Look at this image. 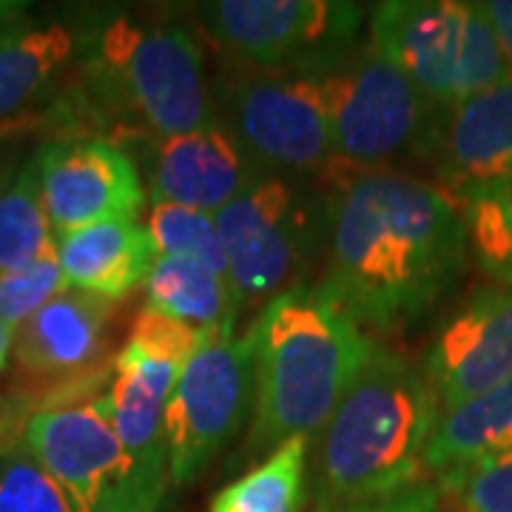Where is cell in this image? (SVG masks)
Wrapping results in <instances>:
<instances>
[{"label": "cell", "instance_id": "6da1fadb", "mask_svg": "<svg viewBox=\"0 0 512 512\" xmlns=\"http://www.w3.org/2000/svg\"><path fill=\"white\" fill-rule=\"evenodd\" d=\"M322 285L373 333L421 322L461 276L464 220L439 185L399 171H348L330 185Z\"/></svg>", "mask_w": 512, "mask_h": 512}, {"label": "cell", "instance_id": "7a4b0ae2", "mask_svg": "<svg viewBox=\"0 0 512 512\" xmlns=\"http://www.w3.org/2000/svg\"><path fill=\"white\" fill-rule=\"evenodd\" d=\"M254 410L242 458H265L285 441L311 439L348 393L370 336L319 282L276 293L251 322Z\"/></svg>", "mask_w": 512, "mask_h": 512}, {"label": "cell", "instance_id": "3957f363", "mask_svg": "<svg viewBox=\"0 0 512 512\" xmlns=\"http://www.w3.org/2000/svg\"><path fill=\"white\" fill-rule=\"evenodd\" d=\"M439 413L424 370L373 339L348 393L311 444L313 510L373 501L427 478L424 456Z\"/></svg>", "mask_w": 512, "mask_h": 512}, {"label": "cell", "instance_id": "277c9868", "mask_svg": "<svg viewBox=\"0 0 512 512\" xmlns=\"http://www.w3.org/2000/svg\"><path fill=\"white\" fill-rule=\"evenodd\" d=\"M83 106L128 137H180L220 123L197 37L177 23L109 18L86 57Z\"/></svg>", "mask_w": 512, "mask_h": 512}, {"label": "cell", "instance_id": "5b68a950", "mask_svg": "<svg viewBox=\"0 0 512 512\" xmlns=\"http://www.w3.org/2000/svg\"><path fill=\"white\" fill-rule=\"evenodd\" d=\"M367 46L399 66L421 97L439 111L453 109L512 77L481 3H379L367 20Z\"/></svg>", "mask_w": 512, "mask_h": 512}, {"label": "cell", "instance_id": "8992f818", "mask_svg": "<svg viewBox=\"0 0 512 512\" xmlns=\"http://www.w3.org/2000/svg\"><path fill=\"white\" fill-rule=\"evenodd\" d=\"M194 18L234 69L328 74L362 46L367 9L345 0H211L194 6Z\"/></svg>", "mask_w": 512, "mask_h": 512}, {"label": "cell", "instance_id": "52a82bcc", "mask_svg": "<svg viewBox=\"0 0 512 512\" xmlns=\"http://www.w3.org/2000/svg\"><path fill=\"white\" fill-rule=\"evenodd\" d=\"M222 333H208L157 311L137 313L126 345L114 356L109 384L111 421L131 464L134 495L148 512H160L168 484L165 413L185 362ZM234 336V333H231Z\"/></svg>", "mask_w": 512, "mask_h": 512}, {"label": "cell", "instance_id": "ba28073f", "mask_svg": "<svg viewBox=\"0 0 512 512\" xmlns=\"http://www.w3.org/2000/svg\"><path fill=\"white\" fill-rule=\"evenodd\" d=\"M220 126L268 177H322L333 157L322 74L234 69L214 83Z\"/></svg>", "mask_w": 512, "mask_h": 512}, {"label": "cell", "instance_id": "9c48e42d", "mask_svg": "<svg viewBox=\"0 0 512 512\" xmlns=\"http://www.w3.org/2000/svg\"><path fill=\"white\" fill-rule=\"evenodd\" d=\"M333 157L348 171H390L419 154L427 160L439 109H433L399 66L359 46L322 74Z\"/></svg>", "mask_w": 512, "mask_h": 512}, {"label": "cell", "instance_id": "30bf717a", "mask_svg": "<svg viewBox=\"0 0 512 512\" xmlns=\"http://www.w3.org/2000/svg\"><path fill=\"white\" fill-rule=\"evenodd\" d=\"M254 410V342L214 336L185 362L174 384L168 430V481L188 487L237 439Z\"/></svg>", "mask_w": 512, "mask_h": 512}, {"label": "cell", "instance_id": "8fae6325", "mask_svg": "<svg viewBox=\"0 0 512 512\" xmlns=\"http://www.w3.org/2000/svg\"><path fill=\"white\" fill-rule=\"evenodd\" d=\"M237 311L268 305L302 282L316 242L311 200L282 177H262L214 217Z\"/></svg>", "mask_w": 512, "mask_h": 512}, {"label": "cell", "instance_id": "7c38bea8", "mask_svg": "<svg viewBox=\"0 0 512 512\" xmlns=\"http://www.w3.org/2000/svg\"><path fill=\"white\" fill-rule=\"evenodd\" d=\"M20 447L69 493L77 512H148L111 421L109 390L35 410Z\"/></svg>", "mask_w": 512, "mask_h": 512}, {"label": "cell", "instance_id": "4fadbf2b", "mask_svg": "<svg viewBox=\"0 0 512 512\" xmlns=\"http://www.w3.org/2000/svg\"><path fill=\"white\" fill-rule=\"evenodd\" d=\"M55 237L109 220H137L146 185L134 154L100 134L57 137L35 154Z\"/></svg>", "mask_w": 512, "mask_h": 512}, {"label": "cell", "instance_id": "5bb4252c", "mask_svg": "<svg viewBox=\"0 0 512 512\" xmlns=\"http://www.w3.org/2000/svg\"><path fill=\"white\" fill-rule=\"evenodd\" d=\"M131 146L154 205H180L217 217L268 177L220 123L180 137H134Z\"/></svg>", "mask_w": 512, "mask_h": 512}, {"label": "cell", "instance_id": "9a60e30c", "mask_svg": "<svg viewBox=\"0 0 512 512\" xmlns=\"http://www.w3.org/2000/svg\"><path fill=\"white\" fill-rule=\"evenodd\" d=\"M421 370L439 410L470 402L512 379V285L470 293L441 325Z\"/></svg>", "mask_w": 512, "mask_h": 512}, {"label": "cell", "instance_id": "2e32d148", "mask_svg": "<svg viewBox=\"0 0 512 512\" xmlns=\"http://www.w3.org/2000/svg\"><path fill=\"white\" fill-rule=\"evenodd\" d=\"M427 163L439 188L464 197L512 180V77L439 111Z\"/></svg>", "mask_w": 512, "mask_h": 512}, {"label": "cell", "instance_id": "e0dca14e", "mask_svg": "<svg viewBox=\"0 0 512 512\" xmlns=\"http://www.w3.org/2000/svg\"><path fill=\"white\" fill-rule=\"evenodd\" d=\"M114 302L66 288L15 333V362L32 379L69 382L89 376L106 359Z\"/></svg>", "mask_w": 512, "mask_h": 512}, {"label": "cell", "instance_id": "ac0fdd59", "mask_svg": "<svg viewBox=\"0 0 512 512\" xmlns=\"http://www.w3.org/2000/svg\"><path fill=\"white\" fill-rule=\"evenodd\" d=\"M157 259L154 239L137 220L97 222L57 237V262L66 285L114 305L146 285Z\"/></svg>", "mask_w": 512, "mask_h": 512}, {"label": "cell", "instance_id": "d6986e66", "mask_svg": "<svg viewBox=\"0 0 512 512\" xmlns=\"http://www.w3.org/2000/svg\"><path fill=\"white\" fill-rule=\"evenodd\" d=\"M80 55V37L66 23L12 20L0 29V128L32 117L60 92Z\"/></svg>", "mask_w": 512, "mask_h": 512}, {"label": "cell", "instance_id": "ffe728a7", "mask_svg": "<svg viewBox=\"0 0 512 512\" xmlns=\"http://www.w3.org/2000/svg\"><path fill=\"white\" fill-rule=\"evenodd\" d=\"M148 311H157L208 333L231 336L237 325V302L228 276L214 274L200 262L160 256L146 279Z\"/></svg>", "mask_w": 512, "mask_h": 512}, {"label": "cell", "instance_id": "44dd1931", "mask_svg": "<svg viewBox=\"0 0 512 512\" xmlns=\"http://www.w3.org/2000/svg\"><path fill=\"white\" fill-rule=\"evenodd\" d=\"M512 447V379L470 402L441 410L424 456L427 473L444 476L467 461Z\"/></svg>", "mask_w": 512, "mask_h": 512}, {"label": "cell", "instance_id": "7402d4cb", "mask_svg": "<svg viewBox=\"0 0 512 512\" xmlns=\"http://www.w3.org/2000/svg\"><path fill=\"white\" fill-rule=\"evenodd\" d=\"M311 495V439L285 441L211 498L208 512H299Z\"/></svg>", "mask_w": 512, "mask_h": 512}, {"label": "cell", "instance_id": "603a6c76", "mask_svg": "<svg viewBox=\"0 0 512 512\" xmlns=\"http://www.w3.org/2000/svg\"><path fill=\"white\" fill-rule=\"evenodd\" d=\"M57 237L40 188L35 157L0 191V274L55 254Z\"/></svg>", "mask_w": 512, "mask_h": 512}, {"label": "cell", "instance_id": "cb8c5ba5", "mask_svg": "<svg viewBox=\"0 0 512 512\" xmlns=\"http://www.w3.org/2000/svg\"><path fill=\"white\" fill-rule=\"evenodd\" d=\"M467 254L495 285H512V180L456 202Z\"/></svg>", "mask_w": 512, "mask_h": 512}, {"label": "cell", "instance_id": "d4e9b609", "mask_svg": "<svg viewBox=\"0 0 512 512\" xmlns=\"http://www.w3.org/2000/svg\"><path fill=\"white\" fill-rule=\"evenodd\" d=\"M146 228L160 256L191 259L214 274L228 276V259L214 217L180 205H151Z\"/></svg>", "mask_w": 512, "mask_h": 512}, {"label": "cell", "instance_id": "484cf974", "mask_svg": "<svg viewBox=\"0 0 512 512\" xmlns=\"http://www.w3.org/2000/svg\"><path fill=\"white\" fill-rule=\"evenodd\" d=\"M444 504L456 512H512V447L436 476Z\"/></svg>", "mask_w": 512, "mask_h": 512}, {"label": "cell", "instance_id": "4316f807", "mask_svg": "<svg viewBox=\"0 0 512 512\" xmlns=\"http://www.w3.org/2000/svg\"><path fill=\"white\" fill-rule=\"evenodd\" d=\"M0 512H77L69 493L23 447L0 458Z\"/></svg>", "mask_w": 512, "mask_h": 512}, {"label": "cell", "instance_id": "83f0119b", "mask_svg": "<svg viewBox=\"0 0 512 512\" xmlns=\"http://www.w3.org/2000/svg\"><path fill=\"white\" fill-rule=\"evenodd\" d=\"M66 288L69 285L60 271L57 251L9 274H0V322L18 333L43 305H49Z\"/></svg>", "mask_w": 512, "mask_h": 512}, {"label": "cell", "instance_id": "f1b7e54d", "mask_svg": "<svg viewBox=\"0 0 512 512\" xmlns=\"http://www.w3.org/2000/svg\"><path fill=\"white\" fill-rule=\"evenodd\" d=\"M444 510V495L436 478H421L416 484L404 487L399 493L382 495L373 501H359L348 507H333V510H311V512H441Z\"/></svg>", "mask_w": 512, "mask_h": 512}, {"label": "cell", "instance_id": "f546056e", "mask_svg": "<svg viewBox=\"0 0 512 512\" xmlns=\"http://www.w3.org/2000/svg\"><path fill=\"white\" fill-rule=\"evenodd\" d=\"M481 12L490 20L495 37H498V43H501V49L507 55L512 74V0H487V3H481Z\"/></svg>", "mask_w": 512, "mask_h": 512}, {"label": "cell", "instance_id": "4dcf8cb0", "mask_svg": "<svg viewBox=\"0 0 512 512\" xmlns=\"http://www.w3.org/2000/svg\"><path fill=\"white\" fill-rule=\"evenodd\" d=\"M12 350H15V330L6 328V325L0 322V373H3L6 365H9Z\"/></svg>", "mask_w": 512, "mask_h": 512}, {"label": "cell", "instance_id": "1f68e13d", "mask_svg": "<svg viewBox=\"0 0 512 512\" xmlns=\"http://www.w3.org/2000/svg\"><path fill=\"white\" fill-rule=\"evenodd\" d=\"M20 18V6L18 3H0V29H6L12 20Z\"/></svg>", "mask_w": 512, "mask_h": 512}, {"label": "cell", "instance_id": "d6a6232c", "mask_svg": "<svg viewBox=\"0 0 512 512\" xmlns=\"http://www.w3.org/2000/svg\"><path fill=\"white\" fill-rule=\"evenodd\" d=\"M9 183V174L6 171H0V191H3V185Z\"/></svg>", "mask_w": 512, "mask_h": 512}, {"label": "cell", "instance_id": "836d02e7", "mask_svg": "<svg viewBox=\"0 0 512 512\" xmlns=\"http://www.w3.org/2000/svg\"><path fill=\"white\" fill-rule=\"evenodd\" d=\"M0 404H3V399H0Z\"/></svg>", "mask_w": 512, "mask_h": 512}]
</instances>
